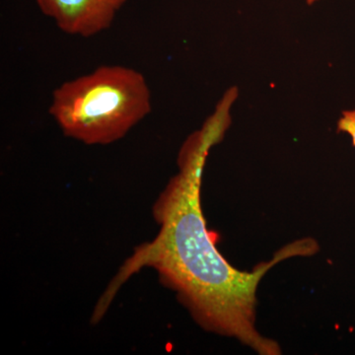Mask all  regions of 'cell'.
<instances>
[{
	"label": "cell",
	"instance_id": "obj_4",
	"mask_svg": "<svg viewBox=\"0 0 355 355\" xmlns=\"http://www.w3.org/2000/svg\"><path fill=\"white\" fill-rule=\"evenodd\" d=\"M338 130L349 135L355 147V108L343 112L338 121Z\"/></svg>",
	"mask_w": 355,
	"mask_h": 355
},
{
	"label": "cell",
	"instance_id": "obj_5",
	"mask_svg": "<svg viewBox=\"0 0 355 355\" xmlns=\"http://www.w3.org/2000/svg\"><path fill=\"white\" fill-rule=\"evenodd\" d=\"M317 1H319V0H306V2H307L308 4H313Z\"/></svg>",
	"mask_w": 355,
	"mask_h": 355
},
{
	"label": "cell",
	"instance_id": "obj_2",
	"mask_svg": "<svg viewBox=\"0 0 355 355\" xmlns=\"http://www.w3.org/2000/svg\"><path fill=\"white\" fill-rule=\"evenodd\" d=\"M151 110L144 74L123 65H103L58 86L49 113L65 137L108 146L123 139Z\"/></svg>",
	"mask_w": 355,
	"mask_h": 355
},
{
	"label": "cell",
	"instance_id": "obj_1",
	"mask_svg": "<svg viewBox=\"0 0 355 355\" xmlns=\"http://www.w3.org/2000/svg\"><path fill=\"white\" fill-rule=\"evenodd\" d=\"M230 114L223 108L207 119L184 142L178 156L179 172L153 205L159 225L153 241L135 248L96 305L92 323L109 309L119 289L144 268L177 294L191 317L205 330L231 336L261 355H279V343L257 330V291L266 272L280 261L312 256L319 246L304 239L282 248L275 258L252 272L237 270L222 256L203 216L200 190L210 149L223 139Z\"/></svg>",
	"mask_w": 355,
	"mask_h": 355
},
{
	"label": "cell",
	"instance_id": "obj_3",
	"mask_svg": "<svg viewBox=\"0 0 355 355\" xmlns=\"http://www.w3.org/2000/svg\"><path fill=\"white\" fill-rule=\"evenodd\" d=\"M62 32L90 38L106 31L127 0H35Z\"/></svg>",
	"mask_w": 355,
	"mask_h": 355
}]
</instances>
